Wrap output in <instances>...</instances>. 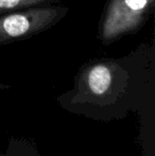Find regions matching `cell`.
I'll use <instances>...</instances> for the list:
<instances>
[{
    "instance_id": "obj_1",
    "label": "cell",
    "mask_w": 155,
    "mask_h": 156,
    "mask_svg": "<svg viewBox=\"0 0 155 156\" xmlns=\"http://www.w3.org/2000/svg\"><path fill=\"white\" fill-rule=\"evenodd\" d=\"M62 5L30 6L0 15V45L30 38L58 25L68 13Z\"/></svg>"
},
{
    "instance_id": "obj_2",
    "label": "cell",
    "mask_w": 155,
    "mask_h": 156,
    "mask_svg": "<svg viewBox=\"0 0 155 156\" xmlns=\"http://www.w3.org/2000/svg\"><path fill=\"white\" fill-rule=\"evenodd\" d=\"M155 0H108L99 25L102 43L113 41L140 29L154 10Z\"/></svg>"
},
{
    "instance_id": "obj_3",
    "label": "cell",
    "mask_w": 155,
    "mask_h": 156,
    "mask_svg": "<svg viewBox=\"0 0 155 156\" xmlns=\"http://www.w3.org/2000/svg\"><path fill=\"white\" fill-rule=\"evenodd\" d=\"M56 1L60 0H0V15L30 6H36L39 4H47Z\"/></svg>"
},
{
    "instance_id": "obj_4",
    "label": "cell",
    "mask_w": 155,
    "mask_h": 156,
    "mask_svg": "<svg viewBox=\"0 0 155 156\" xmlns=\"http://www.w3.org/2000/svg\"><path fill=\"white\" fill-rule=\"evenodd\" d=\"M10 86H8V85H4L2 84V83H0V89H4V88H9Z\"/></svg>"
}]
</instances>
